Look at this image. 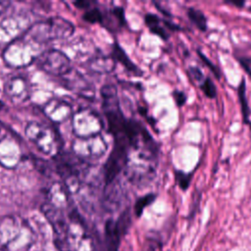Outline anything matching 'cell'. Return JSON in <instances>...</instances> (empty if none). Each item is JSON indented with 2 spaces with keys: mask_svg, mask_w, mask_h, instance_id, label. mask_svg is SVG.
Segmentation results:
<instances>
[{
  "mask_svg": "<svg viewBox=\"0 0 251 251\" xmlns=\"http://www.w3.org/2000/svg\"><path fill=\"white\" fill-rule=\"evenodd\" d=\"M34 241L29 224L19 216H5L0 220V250L27 251Z\"/></svg>",
  "mask_w": 251,
  "mask_h": 251,
  "instance_id": "cell-1",
  "label": "cell"
},
{
  "mask_svg": "<svg viewBox=\"0 0 251 251\" xmlns=\"http://www.w3.org/2000/svg\"><path fill=\"white\" fill-rule=\"evenodd\" d=\"M75 31L74 25L61 17H52L35 23L26 30L24 38L36 44L66 39Z\"/></svg>",
  "mask_w": 251,
  "mask_h": 251,
  "instance_id": "cell-2",
  "label": "cell"
},
{
  "mask_svg": "<svg viewBox=\"0 0 251 251\" xmlns=\"http://www.w3.org/2000/svg\"><path fill=\"white\" fill-rule=\"evenodd\" d=\"M58 174L63 179V184L69 192H75L79 187L80 176L84 168V161L74 153H58L53 157Z\"/></svg>",
  "mask_w": 251,
  "mask_h": 251,
  "instance_id": "cell-3",
  "label": "cell"
},
{
  "mask_svg": "<svg viewBox=\"0 0 251 251\" xmlns=\"http://www.w3.org/2000/svg\"><path fill=\"white\" fill-rule=\"evenodd\" d=\"M25 133L43 154L55 157L60 153V141L52 127L38 122H29L25 127Z\"/></svg>",
  "mask_w": 251,
  "mask_h": 251,
  "instance_id": "cell-4",
  "label": "cell"
},
{
  "mask_svg": "<svg viewBox=\"0 0 251 251\" xmlns=\"http://www.w3.org/2000/svg\"><path fill=\"white\" fill-rule=\"evenodd\" d=\"M33 43L25 38L12 41L3 52V60L12 68H24L39 57V51Z\"/></svg>",
  "mask_w": 251,
  "mask_h": 251,
  "instance_id": "cell-5",
  "label": "cell"
},
{
  "mask_svg": "<svg viewBox=\"0 0 251 251\" xmlns=\"http://www.w3.org/2000/svg\"><path fill=\"white\" fill-rule=\"evenodd\" d=\"M72 129L76 138H87L100 134L103 123L94 110L81 108L75 112L71 118Z\"/></svg>",
  "mask_w": 251,
  "mask_h": 251,
  "instance_id": "cell-6",
  "label": "cell"
},
{
  "mask_svg": "<svg viewBox=\"0 0 251 251\" xmlns=\"http://www.w3.org/2000/svg\"><path fill=\"white\" fill-rule=\"evenodd\" d=\"M130 145L126 141H114L113 149L104 165L105 184H112L128 162Z\"/></svg>",
  "mask_w": 251,
  "mask_h": 251,
  "instance_id": "cell-7",
  "label": "cell"
},
{
  "mask_svg": "<svg viewBox=\"0 0 251 251\" xmlns=\"http://www.w3.org/2000/svg\"><path fill=\"white\" fill-rule=\"evenodd\" d=\"M37 64L43 72L61 77L72 70L70 58L57 49H49L41 53L37 58Z\"/></svg>",
  "mask_w": 251,
  "mask_h": 251,
  "instance_id": "cell-8",
  "label": "cell"
},
{
  "mask_svg": "<svg viewBox=\"0 0 251 251\" xmlns=\"http://www.w3.org/2000/svg\"><path fill=\"white\" fill-rule=\"evenodd\" d=\"M107 145L98 134L87 138H75L72 143V153L80 159L99 158L106 151Z\"/></svg>",
  "mask_w": 251,
  "mask_h": 251,
  "instance_id": "cell-9",
  "label": "cell"
},
{
  "mask_svg": "<svg viewBox=\"0 0 251 251\" xmlns=\"http://www.w3.org/2000/svg\"><path fill=\"white\" fill-rule=\"evenodd\" d=\"M23 157L18 140L12 136H4L0 139V165L6 169H14Z\"/></svg>",
  "mask_w": 251,
  "mask_h": 251,
  "instance_id": "cell-10",
  "label": "cell"
},
{
  "mask_svg": "<svg viewBox=\"0 0 251 251\" xmlns=\"http://www.w3.org/2000/svg\"><path fill=\"white\" fill-rule=\"evenodd\" d=\"M6 95L14 103H23L30 96V87L27 80L23 76L9 78L4 86Z\"/></svg>",
  "mask_w": 251,
  "mask_h": 251,
  "instance_id": "cell-11",
  "label": "cell"
},
{
  "mask_svg": "<svg viewBox=\"0 0 251 251\" xmlns=\"http://www.w3.org/2000/svg\"><path fill=\"white\" fill-rule=\"evenodd\" d=\"M43 112L50 121L56 124L67 121L68 119L72 118L74 114L71 104L59 99H52L48 101L44 105Z\"/></svg>",
  "mask_w": 251,
  "mask_h": 251,
  "instance_id": "cell-12",
  "label": "cell"
},
{
  "mask_svg": "<svg viewBox=\"0 0 251 251\" xmlns=\"http://www.w3.org/2000/svg\"><path fill=\"white\" fill-rule=\"evenodd\" d=\"M101 25L112 32L121 29L126 25L125 9L123 7H114L107 12H103Z\"/></svg>",
  "mask_w": 251,
  "mask_h": 251,
  "instance_id": "cell-13",
  "label": "cell"
},
{
  "mask_svg": "<svg viewBox=\"0 0 251 251\" xmlns=\"http://www.w3.org/2000/svg\"><path fill=\"white\" fill-rule=\"evenodd\" d=\"M69 191L65 187L63 183L55 182L49 188L47 192V202L51 203L52 205L64 210L67 206H69Z\"/></svg>",
  "mask_w": 251,
  "mask_h": 251,
  "instance_id": "cell-14",
  "label": "cell"
},
{
  "mask_svg": "<svg viewBox=\"0 0 251 251\" xmlns=\"http://www.w3.org/2000/svg\"><path fill=\"white\" fill-rule=\"evenodd\" d=\"M121 234L119 233L115 221L109 219L105 224L104 232V250L105 251H118L121 243Z\"/></svg>",
  "mask_w": 251,
  "mask_h": 251,
  "instance_id": "cell-15",
  "label": "cell"
},
{
  "mask_svg": "<svg viewBox=\"0 0 251 251\" xmlns=\"http://www.w3.org/2000/svg\"><path fill=\"white\" fill-rule=\"evenodd\" d=\"M112 58L115 61L120 62L127 72L133 74L134 75H142L143 72L142 70L137 67L127 56L126 51L121 47V45L118 42H115L112 47Z\"/></svg>",
  "mask_w": 251,
  "mask_h": 251,
  "instance_id": "cell-16",
  "label": "cell"
},
{
  "mask_svg": "<svg viewBox=\"0 0 251 251\" xmlns=\"http://www.w3.org/2000/svg\"><path fill=\"white\" fill-rule=\"evenodd\" d=\"M144 22H145V25H147V27L149 28V30L153 34L161 37L163 40L169 39L170 33L166 29V26L164 25V20H162L155 14L147 13L144 16Z\"/></svg>",
  "mask_w": 251,
  "mask_h": 251,
  "instance_id": "cell-17",
  "label": "cell"
},
{
  "mask_svg": "<svg viewBox=\"0 0 251 251\" xmlns=\"http://www.w3.org/2000/svg\"><path fill=\"white\" fill-rule=\"evenodd\" d=\"M116 61L112 57H104V56H98L94 57L90 63V68L97 73H109L112 72L115 68Z\"/></svg>",
  "mask_w": 251,
  "mask_h": 251,
  "instance_id": "cell-18",
  "label": "cell"
},
{
  "mask_svg": "<svg viewBox=\"0 0 251 251\" xmlns=\"http://www.w3.org/2000/svg\"><path fill=\"white\" fill-rule=\"evenodd\" d=\"M237 93H238V100L240 104V109H241V115L244 124H249V117H250V108L248 105V100L246 96V84H245V79L242 78L238 88H237Z\"/></svg>",
  "mask_w": 251,
  "mask_h": 251,
  "instance_id": "cell-19",
  "label": "cell"
},
{
  "mask_svg": "<svg viewBox=\"0 0 251 251\" xmlns=\"http://www.w3.org/2000/svg\"><path fill=\"white\" fill-rule=\"evenodd\" d=\"M187 17L190 22L201 31L207 30V18L203 14L202 11L194 8L189 7L187 9Z\"/></svg>",
  "mask_w": 251,
  "mask_h": 251,
  "instance_id": "cell-20",
  "label": "cell"
},
{
  "mask_svg": "<svg viewBox=\"0 0 251 251\" xmlns=\"http://www.w3.org/2000/svg\"><path fill=\"white\" fill-rule=\"evenodd\" d=\"M117 229L119 231V233L121 234V236H124L125 234H126V232L128 231L129 227H130V224H131V213H130V208H126L121 215L119 216L118 220L115 221Z\"/></svg>",
  "mask_w": 251,
  "mask_h": 251,
  "instance_id": "cell-21",
  "label": "cell"
},
{
  "mask_svg": "<svg viewBox=\"0 0 251 251\" xmlns=\"http://www.w3.org/2000/svg\"><path fill=\"white\" fill-rule=\"evenodd\" d=\"M156 199V194L147 193L141 197H139L134 204V214L136 217H140L146 207L151 205Z\"/></svg>",
  "mask_w": 251,
  "mask_h": 251,
  "instance_id": "cell-22",
  "label": "cell"
},
{
  "mask_svg": "<svg viewBox=\"0 0 251 251\" xmlns=\"http://www.w3.org/2000/svg\"><path fill=\"white\" fill-rule=\"evenodd\" d=\"M191 177H192L191 173H184L179 170L175 171L176 182L177 183V185L181 190H186L189 187L191 182Z\"/></svg>",
  "mask_w": 251,
  "mask_h": 251,
  "instance_id": "cell-23",
  "label": "cell"
},
{
  "mask_svg": "<svg viewBox=\"0 0 251 251\" xmlns=\"http://www.w3.org/2000/svg\"><path fill=\"white\" fill-rule=\"evenodd\" d=\"M102 17H103V12L96 7H92L90 9L86 10L82 16L83 20L90 24H95V23L101 24Z\"/></svg>",
  "mask_w": 251,
  "mask_h": 251,
  "instance_id": "cell-24",
  "label": "cell"
},
{
  "mask_svg": "<svg viewBox=\"0 0 251 251\" xmlns=\"http://www.w3.org/2000/svg\"><path fill=\"white\" fill-rule=\"evenodd\" d=\"M201 90L203 93L210 99H214L217 96V88L215 86L214 81L210 77H205L204 80L200 83Z\"/></svg>",
  "mask_w": 251,
  "mask_h": 251,
  "instance_id": "cell-25",
  "label": "cell"
},
{
  "mask_svg": "<svg viewBox=\"0 0 251 251\" xmlns=\"http://www.w3.org/2000/svg\"><path fill=\"white\" fill-rule=\"evenodd\" d=\"M197 54H198L199 58L204 62V64H205V65L210 69V71L214 74V75L219 79V78L221 77V73H220L219 68H218L216 65H214V64L211 62V60L208 59V58L203 54V52L200 51L199 49H197Z\"/></svg>",
  "mask_w": 251,
  "mask_h": 251,
  "instance_id": "cell-26",
  "label": "cell"
},
{
  "mask_svg": "<svg viewBox=\"0 0 251 251\" xmlns=\"http://www.w3.org/2000/svg\"><path fill=\"white\" fill-rule=\"evenodd\" d=\"M237 61L245 73L251 76V58L247 56H239Z\"/></svg>",
  "mask_w": 251,
  "mask_h": 251,
  "instance_id": "cell-27",
  "label": "cell"
},
{
  "mask_svg": "<svg viewBox=\"0 0 251 251\" xmlns=\"http://www.w3.org/2000/svg\"><path fill=\"white\" fill-rule=\"evenodd\" d=\"M173 97L176 101V104L178 106V107H181L185 104L186 102V94L182 91H179V90H174L173 92Z\"/></svg>",
  "mask_w": 251,
  "mask_h": 251,
  "instance_id": "cell-28",
  "label": "cell"
},
{
  "mask_svg": "<svg viewBox=\"0 0 251 251\" xmlns=\"http://www.w3.org/2000/svg\"><path fill=\"white\" fill-rule=\"evenodd\" d=\"M189 72H190L192 77H193L195 80H197V81H199V82H202V81L204 80L205 77H204V75H203V73H202L197 67H190V68H189Z\"/></svg>",
  "mask_w": 251,
  "mask_h": 251,
  "instance_id": "cell-29",
  "label": "cell"
},
{
  "mask_svg": "<svg viewBox=\"0 0 251 251\" xmlns=\"http://www.w3.org/2000/svg\"><path fill=\"white\" fill-rule=\"evenodd\" d=\"M74 4L77 8H79V9L88 10V9L92 8V5H94L95 2H91V1H77V2H74Z\"/></svg>",
  "mask_w": 251,
  "mask_h": 251,
  "instance_id": "cell-30",
  "label": "cell"
},
{
  "mask_svg": "<svg viewBox=\"0 0 251 251\" xmlns=\"http://www.w3.org/2000/svg\"><path fill=\"white\" fill-rule=\"evenodd\" d=\"M226 4H228V5H232V6H235L237 8H242L244 5H245V2L244 1H239V0H230V1H225Z\"/></svg>",
  "mask_w": 251,
  "mask_h": 251,
  "instance_id": "cell-31",
  "label": "cell"
},
{
  "mask_svg": "<svg viewBox=\"0 0 251 251\" xmlns=\"http://www.w3.org/2000/svg\"><path fill=\"white\" fill-rule=\"evenodd\" d=\"M10 2L9 1H0V16L6 12V10L8 9V7L10 6Z\"/></svg>",
  "mask_w": 251,
  "mask_h": 251,
  "instance_id": "cell-32",
  "label": "cell"
},
{
  "mask_svg": "<svg viewBox=\"0 0 251 251\" xmlns=\"http://www.w3.org/2000/svg\"><path fill=\"white\" fill-rule=\"evenodd\" d=\"M1 106H2V104H1V103H0V107H1Z\"/></svg>",
  "mask_w": 251,
  "mask_h": 251,
  "instance_id": "cell-33",
  "label": "cell"
}]
</instances>
